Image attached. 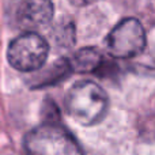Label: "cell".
Segmentation results:
<instances>
[{"label": "cell", "mask_w": 155, "mask_h": 155, "mask_svg": "<svg viewBox=\"0 0 155 155\" xmlns=\"http://www.w3.org/2000/svg\"><path fill=\"white\" fill-rule=\"evenodd\" d=\"M68 114L82 125H95L105 118L109 109V98L99 84L91 80L76 82L65 97Z\"/></svg>", "instance_id": "cell-1"}, {"label": "cell", "mask_w": 155, "mask_h": 155, "mask_svg": "<svg viewBox=\"0 0 155 155\" xmlns=\"http://www.w3.org/2000/svg\"><path fill=\"white\" fill-rule=\"evenodd\" d=\"M25 150L29 155H84L74 135L54 123L31 129L25 137Z\"/></svg>", "instance_id": "cell-2"}, {"label": "cell", "mask_w": 155, "mask_h": 155, "mask_svg": "<svg viewBox=\"0 0 155 155\" xmlns=\"http://www.w3.org/2000/svg\"><path fill=\"white\" fill-rule=\"evenodd\" d=\"M147 35L142 22L136 18L120 21L107 34L105 48L114 59H132L146 48Z\"/></svg>", "instance_id": "cell-3"}, {"label": "cell", "mask_w": 155, "mask_h": 155, "mask_svg": "<svg viewBox=\"0 0 155 155\" xmlns=\"http://www.w3.org/2000/svg\"><path fill=\"white\" fill-rule=\"evenodd\" d=\"M49 45L40 34L29 31L16 37L8 46L7 57L14 68L23 72L37 71L45 64Z\"/></svg>", "instance_id": "cell-4"}, {"label": "cell", "mask_w": 155, "mask_h": 155, "mask_svg": "<svg viewBox=\"0 0 155 155\" xmlns=\"http://www.w3.org/2000/svg\"><path fill=\"white\" fill-rule=\"evenodd\" d=\"M51 0H23L16 10V22L22 29L35 30L46 26L53 18Z\"/></svg>", "instance_id": "cell-5"}, {"label": "cell", "mask_w": 155, "mask_h": 155, "mask_svg": "<svg viewBox=\"0 0 155 155\" xmlns=\"http://www.w3.org/2000/svg\"><path fill=\"white\" fill-rule=\"evenodd\" d=\"M104 63V57L97 48H82L70 60L72 71L79 74L97 72Z\"/></svg>", "instance_id": "cell-6"}, {"label": "cell", "mask_w": 155, "mask_h": 155, "mask_svg": "<svg viewBox=\"0 0 155 155\" xmlns=\"http://www.w3.org/2000/svg\"><path fill=\"white\" fill-rule=\"evenodd\" d=\"M95 0H70V3L75 7H84V5H88L91 3H94Z\"/></svg>", "instance_id": "cell-7"}]
</instances>
